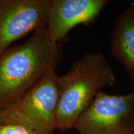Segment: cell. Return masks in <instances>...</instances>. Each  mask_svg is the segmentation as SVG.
Returning <instances> with one entry per match:
<instances>
[{
	"instance_id": "6da1fadb",
	"label": "cell",
	"mask_w": 134,
	"mask_h": 134,
	"mask_svg": "<svg viewBox=\"0 0 134 134\" xmlns=\"http://www.w3.org/2000/svg\"><path fill=\"white\" fill-rule=\"evenodd\" d=\"M63 57L61 44L50 39L46 27L35 31L23 44L5 51L0 56V109L55 71Z\"/></svg>"
},
{
	"instance_id": "5b68a950",
	"label": "cell",
	"mask_w": 134,
	"mask_h": 134,
	"mask_svg": "<svg viewBox=\"0 0 134 134\" xmlns=\"http://www.w3.org/2000/svg\"><path fill=\"white\" fill-rule=\"evenodd\" d=\"M51 0H0V56L13 42L46 27Z\"/></svg>"
},
{
	"instance_id": "7a4b0ae2",
	"label": "cell",
	"mask_w": 134,
	"mask_h": 134,
	"mask_svg": "<svg viewBox=\"0 0 134 134\" xmlns=\"http://www.w3.org/2000/svg\"><path fill=\"white\" fill-rule=\"evenodd\" d=\"M115 81L113 70L101 52H90L75 61L66 74L58 76L57 129L74 128L94 99Z\"/></svg>"
},
{
	"instance_id": "52a82bcc",
	"label": "cell",
	"mask_w": 134,
	"mask_h": 134,
	"mask_svg": "<svg viewBox=\"0 0 134 134\" xmlns=\"http://www.w3.org/2000/svg\"><path fill=\"white\" fill-rule=\"evenodd\" d=\"M110 47L113 56L124 68L134 86V2L117 16Z\"/></svg>"
},
{
	"instance_id": "277c9868",
	"label": "cell",
	"mask_w": 134,
	"mask_h": 134,
	"mask_svg": "<svg viewBox=\"0 0 134 134\" xmlns=\"http://www.w3.org/2000/svg\"><path fill=\"white\" fill-rule=\"evenodd\" d=\"M74 128L80 134H134V91L125 95L100 91Z\"/></svg>"
},
{
	"instance_id": "3957f363",
	"label": "cell",
	"mask_w": 134,
	"mask_h": 134,
	"mask_svg": "<svg viewBox=\"0 0 134 134\" xmlns=\"http://www.w3.org/2000/svg\"><path fill=\"white\" fill-rule=\"evenodd\" d=\"M58 75L53 71L23 98L0 109V124H19L37 134H54L57 129Z\"/></svg>"
},
{
	"instance_id": "8992f818",
	"label": "cell",
	"mask_w": 134,
	"mask_h": 134,
	"mask_svg": "<svg viewBox=\"0 0 134 134\" xmlns=\"http://www.w3.org/2000/svg\"><path fill=\"white\" fill-rule=\"evenodd\" d=\"M109 3L107 0H51L46 29L50 39L61 44L78 25L96 21Z\"/></svg>"
},
{
	"instance_id": "ba28073f",
	"label": "cell",
	"mask_w": 134,
	"mask_h": 134,
	"mask_svg": "<svg viewBox=\"0 0 134 134\" xmlns=\"http://www.w3.org/2000/svg\"><path fill=\"white\" fill-rule=\"evenodd\" d=\"M0 134H37L31 128L19 124H0Z\"/></svg>"
}]
</instances>
